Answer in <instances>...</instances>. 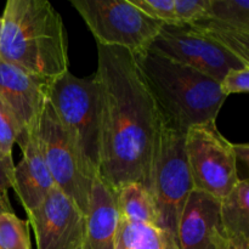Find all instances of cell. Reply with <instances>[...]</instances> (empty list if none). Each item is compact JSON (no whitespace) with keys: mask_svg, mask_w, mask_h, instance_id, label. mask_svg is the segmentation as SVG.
<instances>
[{"mask_svg":"<svg viewBox=\"0 0 249 249\" xmlns=\"http://www.w3.org/2000/svg\"><path fill=\"white\" fill-rule=\"evenodd\" d=\"M71 4L101 46L142 53L148 50L163 27L129 0H72Z\"/></svg>","mask_w":249,"mask_h":249,"instance_id":"obj_6","label":"cell"},{"mask_svg":"<svg viewBox=\"0 0 249 249\" xmlns=\"http://www.w3.org/2000/svg\"><path fill=\"white\" fill-rule=\"evenodd\" d=\"M226 249H249L248 238H228Z\"/></svg>","mask_w":249,"mask_h":249,"instance_id":"obj_27","label":"cell"},{"mask_svg":"<svg viewBox=\"0 0 249 249\" xmlns=\"http://www.w3.org/2000/svg\"><path fill=\"white\" fill-rule=\"evenodd\" d=\"M220 90L226 97L231 94H242L249 90V67L232 68L219 83Z\"/></svg>","mask_w":249,"mask_h":249,"instance_id":"obj_24","label":"cell"},{"mask_svg":"<svg viewBox=\"0 0 249 249\" xmlns=\"http://www.w3.org/2000/svg\"><path fill=\"white\" fill-rule=\"evenodd\" d=\"M49 102L74 146L85 172L94 179L99 170V123L94 75L79 78L68 72L49 83Z\"/></svg>","mask_w":249,"mask_h":249,"instance_id":"obj_4","label":"cell"},{"mask_svg":"<svg viewBox=\"0 0 249 249\" xmlns=\"http://www.w3.org/2000/svg\"><path fill=\"white\" fill-rule=\"evenodd\" d=\"M114 249H180L169 231L155 225L129 223L119 218Z\"/></svg>","mask_w":249,"mask_h":249,"instance_id":"obj_15","label":"cell"},{"mask_svg":"<svg viewBox=\"0 0 249 249\" xmlns=\"http://www.w3.org/2000/svg\"><path fill=\"white\" fill-rule=\"evenodd\" d=\"M148 51L189 66L219 83L232 68L249 67L248 63L189 24H163Z\"/></svg>","mask_w":249,"mask_h":249,"instance_id":"obj_9","label":"cell"},{"mask_svg":"<svg viewBox=\"0 0 249 249\" xmlns=\"http://www.w3.org/2000/svg\"><path fill=\"white\" fill-rule=\"evenodd\" d=\"M129 1L150 18L167 26H178L174 14V0H129Z\"/></svg>","mask_w":249,"mask_h":249,"instance_id":"obj_22","label":"cell"},{"mask_svg":"<svg viewBox=\"0 0 249 249\" xmlns=\"http://www.w3.org/2000/svg\"><path fill=\"white\" fill-rule=\"evenodd\" d=\"M0 18V60L48 82L68 72L67 33L51 2L9 0Z\"/></svg>","mask_w":249,"mask_h":249,"instance_id":"obj_2","label":"cell"},{"mask_svg":"<svg viewBox=\"0 0 249 249\" xmlns=\"http://www.w3.org/2000/svg\"><path fill=\"white\" fill-rule=\"evenodd\" d=\"M18 135V126L11 112L0 100V157L12 172L15 169V163L12 160V147L16 143Z\"/></svg>","mask_w":249,"mask_h":249,"instance_id":"obj_21","label":"cell"},{"mask_svg":"<svg viewBox=\"0 0 249 249\" xmlns=\"http://www.w3.org/2000/svg\"><path fill=\"white\" fill-rule=\"evenodd\" d=\"M99 123L97 174L112 189L140 182L148 190L160 113L130 51L97 45L94 74Z\"/></svg>","mask_w":249,"mask_h":249,"instance_id":"obj_1","label":"cell"},{"mask_svg":"<svg viewBox=\"0 0 249 249\" xmlns=\"http://www.w3.org/2000/svg\"><path fill=\"white\" fill-rule=\"evenodd\" d=\"M0 31H1V18H0Z\"/></svg>","mask_w":249,"mask_h":249,"instance_id":"obj_28","label":"cell"},{"mask_svg":"<svg viewBox=\"0 0 249 249\" xmlns=\"http://www.w3.org/2000/svg\"><path fill=\"white\" fill-rule=\"evenodd\" d=\"M119 224L117 191L95 174L85 215L82 249H114Z\"/></svg>","mask_w":249,"mask_h":249,"instance_id":"obj_14","label":"cell"},{"mask_svg":"<svg viewBox=\"0 0 249 249\" xmlns=\"http://www.w3.org/2000/svg\"><path fill=\"white\" fill-rule=\"evenodd\" d=\"M49 83L0 60V100L11 112L18 126L17 145L38 125L49 101Z\"/></svg>","mask_w":249,"mask_h":249,"instance_id":"obj_11","label":"cell"},{"mask_svg":"<svg viewBox=\"0 0 249 249\" xmlns=\"http://www.w3.org/2000/svg\"><path fill=\"white\" fill-rule=\"evenodd\" d=\"M177 240L180 249H226L228 237L221 225L220 201L194 190L180 216Z\"/></svg>","mask_w":249,"mask_h":249,"instance_id":"obj_12","label":"cell"},{"mask_svg":"<svg viewBox=\"0 0 249 249\" xmlns=\"http://www.w3.org/2000/svg\"><path fill=\"white\" fill-rule=\"evenodd\" d=\"M211 0H174V14L178 26L191 24L208 16Z\"/></svg>","mask_w":249,"mask_h":249,"instance_id":"obj_23","label":"cell"},{"mask_svg":"<svg viewBox=\"0 0 249 249\" xmlns=\"http://www.w3.org/2000/svg\"><path fill=\"white\" fill-rule=\"evenodd\" d=\"M221 225L228 238L249 240V181L240 179L220 199Z\"/></svg>","mask_w":249,"mask_h":249,"instance_id":"obj_16","label":"cell"},{"mask_svg":"<svg viewBox=\"0 0 249 249\" xmlns=\"http://www.w3.org/2000/svg\"><path fill=\"white\" fill-rule=\"evenodd\" d=\"M28 226L15 213L0 212V249H31Z\"/></svg>","mask_w":249,"mask_h":249,"instance_id":"obj_19","label":"cell"},{"mask_svg":"<svg viewBox=\"0 0 249 249\" xmlns=\"http://www.w3.org/2000/svg\"><path fill=\"white\" fill-rule=\"evenodd\" d=\"M12 185H14V172L7 168L0 157V209L9 213H14L9 198V190L12 189Z\"/></svg>","mask_w":249,"mask_h":249,"instance_id":"obj_25","label":"cell"},{"mask_svg":"<svg viewBox=\"0 0 249 249\" xmlns=\"http://www.w3.org/2000/svg\"><path fill=\"white\" fill-rule=\"evenodd\" d=\"M233 152H235L236 160H240L241 163H243L245 165H248L249 162V145L248 143H240V145H236L233 143Z\"/></svg>","mask_w":249,"mask_h":249,"instance_id":"obj_26","label":"cell"},{"mask_svg":"<svg viewBox=\"0 0 249 249\" xmlns=\"http://www.w3.org/2000/svg\"><path fill=\"white\" fill-rule=\"evenodd\" d=\"M27 215L36 235V249H82L85 215L56 186Z\"/></svg>","mask_w":249,"mask_h":249,"instance_id":"obj_10","label":"cell"},{"mask_svg":"<svg viewBox=\"0 0 249 249\" xmlns=\"http://www.w3.org/2000/svg\"><path fill=\"white\" fill-rule=\"evenodd\" d=\"M133 56L165 125L185 134L197 124L215 122L226 100L219 82L148 50Z\"/></svg>","mask_w":249,"mask_h":249,"instance_id":"obj_3","label":"cell"},{"mask_svg":"<svg viewBox=\"0 0 249 249\" xmlns=\"http://www.w3.org/2000/svg\"><path fill=\"white\" fill-rule=\"evenodd\" d=\"M119 218L129 223L160 228L157 207L150 191L140 182H130L117 191Z\"/></svg>","mask_w":249,"mask_h":249,"instance_id":"obj_18","label":"cell"},{"mask_svg":"<svg viewBox=\"0 0 249 249\" xmlns=\"http://www.w3.org/2000/svg\"><path fill=\"white\" fill-rule=\"evenodd\" d=\"M18 146L22 151V158L18 164L15 165L12 189L27 214L48 197L55 187V182L44 160L36 128L29 131Z\"/></svg>","mask_w":249,"mask_h":249,"instance_id":"obj_13","label":"cell"},{"mask_svg":"<svg viewBox=\"0 0 249 249\" xmlns=\"http://www.w3.org/2000/svg\"><path fill=\"white\" fill-rule=\"evenodd\" d=\"M209 16L249 28L248 0H211Z\"/></svg>","mask_w":249,"mask_h":249,"instance_id":"obj_20","label":"cell"},{"mask_svg":"<svg viewBox=\"0 0 249 249\" xmlns=\"http://www.w3.org/2000/svg\"><path fill=\"white\" fill-rule=\"evenodd\" d=\"M189 26L249 65V28L215 18L209 15Z\"/></svg>","mask_w":249,"mask_h":249,"instance_id":"obj_17","label":"cell"},{"mask_svg":"<svg viewBox=\"0 0 249 249\" xmlns=\"http://www.w3.org/2000/svg\"><path fill=\"white\" fill-rule=\"evenodd\" d=\"M39 145L55 186L67 195L87 215L92 178L88 175L67 133L46 102L36 125Z\"/></svg>","mask_w":249,"mask_h":249,"instance_id":"obj_8","label":"cell"},{"mask_svg":"<svg viewBox=\"0 0 249 249\" xmlns=\"http://www.w3.org/2000/svg\"><path fill=\"white\" fill-rule=\"evenodd\" d=\"M194 190L185 152V134L170 129L160 117L151 160L148 191L157 207L160 228L169 231L175 238L185 203Z\"/></svg>","mask_w":249,"mask_h":249,"instance_id":"obj_5","label":"cell"},{"mask_svg":"<svg viewBox=\"0 0 249 249\" xmlns=\"http://www.w3.org/2000/svg\"><path fill=\"white\" fill-rule=\"evenodd\" d=\"M185 152L195 190L220 201L240 180L233 143L218 130L215 122L187 129Z\"/></svg>","mask_w":249,"mask_h":249,"instance_id":"obj_7","label":"cell"},{"mask_svg":"<svg viewBox=\"0 0 249 249\" xmlns=\"http://www.w3.org/2000/svg\"><path fill=\"white\" fill-rule=\"evenodd\" d=\"M0 212H4V211H1V209H0Z\"/></svg>","mask_w":249,"mask_h":249,"instance_id":"obj_29","label":"cell"}]
</instances>
